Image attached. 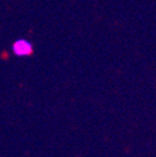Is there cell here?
<instances>
[{"label": "cell", "mask_w": 156, "mask_h": 157, "mask_svg": "<svg viewBox=\"0 0 156 157\" xmlns=\"http://www.w3.org/2000/svg\"><path fill=\"white\" fill-rule=\"evenodd\" d=\"M12 52L17 57H29L33 52L32 43L25 38L17 39L12 45Z\"/></svg>", "instance_id": "6da1fadb"}]
</instances>
